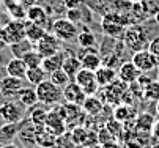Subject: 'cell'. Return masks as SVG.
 Segmentation results:
<instances>
[{
  "mask_svg": "<svg viewBox=\"0 0 159 148\" xmlns=\"http://www.w3.org/2000/svg\"><path fill=\"white\" fill-rule=\"evenodd\" d=\"M128 25H131L129 17L125 14L115 13V11L102 16V19H101L102 33L112 39H123V35H125Z\"/></svg>",
  "mask_w": 159,
  "mask_h": 148,
  "instance_id": "cell-1",
  "label": "cell"
},
{
  "mask_svg": "<svg viewBox=\"0 0 159 148\" xmlns=\"http://www.w3.org/2000/svg\"><path fill=\"white\" fill-rule=\"evenodd\" d=\"M150 41L151 39L147 35V30L140 24H131V25L126 27V32L123 35V43L132 52L147 49L148 44H150Z\"/></svg>",
  "mask_w": 159,
  "mask_h": 148,
  "instance_id": "cell-2",
  "label": "cell"
},
{
  "mask_svg": "<svg viewBox=\"0 0 159 148\" xmlns=\"http://www.w3.org/2000/svg\"><path fill=\"white\" fill-rule=\"evenodd\" d=\"M36 90V96H38V102L43 105H57L60 102L61 96V88L57 87L54 82H51L49 79H46L44 82H41L39 85L35 87Z\"/></svg>",
  "mask_w": 159,
  "mask_h": 148,
  "instance_id": "cell-3",
  "label": "cell"
},
{
  "mask_svg": "<svg viewBox=\"0 0 159 148\" xmlns=\"http://www.w3.org/2000/svg\"><path fill=\"white\" fill-rule=\"evenodd\" d=\"M52 33L61 41V43H71V41H76L79 30H77V24L71 22V20L66 19V17H61V19L54 20Z\"/></svg>",
  "mask_w": 159,
  "mask_h": 148,
  "instance_id": "cell-4",
  "label": "cell"
},
{
  "mask_svg": "<svg viewBox=\"0 0 159 148\" xmlns=\"http://www.w3.org/2000/svg\"><path fill=\"white\" fill-rule=\"evenodd\" d=\"M5 36H7V43L8 46L17 44L20 41L27 39L25 38V30H27V22L24 19H11L10 22L3 25Z\"/></svg>",
  "mask_w": 159,
  "mask_h": 148,
  "instance_id": "cell-5",
  "label": "cell"
},
{
  "mask_svg": "<svg viewBox=\"0 0 159 148\" xmlns=\"http://www.w3.org/2000/svg\"><path fill=\"white\" fill-rule=\"evenodd\" d=\"M131 61L134 63L135 66H137V70L140 73H150V71H154L157 66V58L156 55L147 47V49H142V51H137L134 52Z\"/></svg>",
  "mask_w": 159,
  "mask_h": 148,
  "instance_id": "cell-6",
  "label": "cell"
},
{
  "mask_svg": "<svg viewBox=\"0 0 159 148\" xmlns=\"http://www.w3.org/2000/svg\"><path fill=\"white\" fill-rule=\"evenodd\" d=\"M74 82L84 90V93L87 96H92V95H96L98 90H99V85L96 82V76H95V71H90V70H85L82 68L79 71V74L76 76Z\"/></svg>",
  "mask_w": 159,
  "mask_h": 148,
  "instance_id": "cell-7",
  "label": "cell"
},
{
  "mask_svg": "<svg viewBox=\"0 0 159 148\" xmlns=\"http://www.w3.org/2000/svg\"><path fill=\"white\" fill-rule=\"evenodd\" d=\"M36 46V51L44 57H51L57 52H60V47H61V41L54 35V33H46L38 43L35 44Z\"/></svg>",
  "mask_w": 159,
  "mask_h": 148,
  "instance_id": "cell-8",
  "label": "cell"
},
{
  "mask_svg": "<svg viewBox=\"0 0 159 148\" xmlns=\"http://www.w3.org/2000/svg\"><path fill=\"white\" fill-rule=\"evenodd\" d=\"M77 58L82 63V68L90 70V71H96L102 65V58L95 47H82Z\"/></svg>",
  "mask_w": 159,
  "mask_h": 148,
  "instance_id": "cell-9",
  "label": "cell"
},
{
  "mask_svg": "<svg viewBox=\"0 0 159 148\" xmlns=\"http://www.w3.org/2000/svg\"><path fill=\"white\" fill-rule=\"evenodd\" d=\"M61 96H63V99L66 102L77 104V105H80V107H82V104H84V101L87 98V95L84 93V90L77 85L74 80L68 82L66 85L61 88Z\"/></svg>",
  "mask_w": 159,
  "mask_h": 148,
  "instance_id": "cell-10",
  "label": "cell"
},
{
  "mask_svg": "<svg viewBox=\"0 0 159 148\" xmlns=\"http://www.w3.org/2000/svg\"><path fill=\"white\" fill-rule=\"evenodd\" d=\"M0 115L3 117L5 123H19L24 117V110L17 102L8 101L0 105Z\"/></svg>",
  "mask_w": 159,
  "mask_h": 148,
  "instance_id": "cell-11",
  "label": "cell"
},
{
  "mask_svg": "<svg viewBox=\"0 0 159 148\" xmlns=\"http://www.w3.org/2000/svg\"><path fill=\"white\" fill-rule=\"evenodd\" d=\"M140 74H142V73L137 70V66H135L132 61H125V63H121V65L118 66V71H117V77H118L121 82L128 83V85L134 83L135 80L140 77Z\"/></svg>",
  "mask_w": 159,
  "mask_h": 148,
  "instance_id": "cell-12",
  "label": "cell"
},
{
  "mask_svg": "<svg viewBox=\"0 0 159 148\" xmlns=\"http://www.w3.org/2000/svg\"><path fill=\"white\" fill-rule=\"evenodd\" d=\"M55 140H57V136L48 129L46 126H35V142L39 148H51V146H55Z\"/></svg>",
  "mask_w": 159,
  "mask_h": 148,
  "instance_id": "cell-13",
  "label": "cell"
},
{
  "mask_svg": "<svg viewBox=\"0 0 159 148\" xmlns=\"http://www.w3.org/2000/svg\"><path fill=\"white\" fill-rule=\"evenodd\" d=\"M22 87H24L22 79H17V77H13V76H8V74H7V77H3L0 80V93L3 96L17 95Z\"/></svg>",
  "mask_w": 159,
  "mask_h": 148,
  "instance_id": "cell-14",
  "label": "cell"
},
{
  "mask_svg": "<svg viewBox=\"0 0 159 148\" xmlns=\"http://www.w3.org/2000/svg\"><path fill=\"white\" fill-rule=\"evenodd\" d=\"M7 74L8 76H13V77H17V79H25V74H27V70L29 66L24 63L20 57H14L11 58L8 63H7Z\"/></svg>",
  "mask_w": 159,
  "mask_h": 148,
  "instance_id": "cell-15",
  "label": "cell"
},
{
  "mask_svg": "<svg viewBox=\"0 0 159 148\" xmlns=\"http://www.w3.org/2000/svg\"><path fill=\"white\" fill-rule=\"evenodd\" d=\"M95 76H96V82L99 87H107L110 83L117 79V71L113 70L112 66H107V65H101L96 71H95Z\"/></svg>",
  "mask_w": 159,
  "mask_h": 148,
  "instance_id": "cell-16",
  "label": "cell"
},
{
  "mask_svg": "<svg viewBox=\"0 0 159 148\" xmlns=\"http://www.w3.org/2000/svg\"><path fill=\"white\" fill-rule=\"evenodd\" d=\"M65 54L60 51L51 57H44L43 61H41V68L46 71V74H52L54 71L57 70H61V65H63V60H65Z\"/></svg>",
  "mask_w": 159,
  "mask_h": 148,
  "instance_id": "cell-17",
  "label": "cell"
},
{
  "mask_svg": "<svg viewBox=\"0 0 159 148\" xmlns=\"http://www.w3.org/2000/svg\"><path fill=\"white\" fill-rule=\"evenodd\" d=\"M25 19L30 20L33 24H38V25H46L48 22V13L41 5H32L27 8V13H25Z\"/></svg>",
  "mask_w": 159,
  "mask_h": 148,
  "instance_id": "cell-18",
  "label": "cell"
},
{
  "mask_svg": "<svg viewBox=\"0 0 159 148\" xmlns=\"http://www.w3.org/2000/svg\"><path fill=\"white\" fill-rule=\"evenodd\" d=\"M113 118L121 121V123H129L135 118V109L132 107L131 104H126V102H120L115 110H113Z\"/></svg>",
  "mask_w": 159,
  "mask_h": 148,
  "instance_id": "cell-19",
  "label": "cell"
},
{
  "mask_svg": "<svg viewBox=\"0 0 159 148\" xmlns=\"http://www.w3.org/2000/svg\"><path fill=\"white\" fill-rule=\"evenodd\" d=\"M102 107H104V102L99 98H96V95L87 96L85 101H84V104H82V110L87 115H90V117H96L98 114H101Z\"/></svg>",
  "mask_w": 159,
  "mask_h": 148,
  "instance_id": "cell-20",
  "label": "cell"
},
{
  "mask_svg": "<svg viewBox=\"0 0 159 148\" xmlns=\"http://www.w3.org/2000/svg\"><path fill=\"white\" fill-rule=\"evenodd\" d=\"M61 70L68 74V77H70L71 80H74L76 76L79 74V71L82 70V63H80V60H79L77 57L68 55V57H65V60H63Z\"/></svg>",
  "mask_w": 159,
  "mask_h": 148,
  "instance_id": "cell-21",
  "label": "cell"
},
{
  "mask_svg": "<svg viewBox=\"0 0 159 148\" xmlns=\"http://www.w3.org/2000/svg\"><path fill=\"white\" fill-rule=\"evenodd\" d=\"M154 123H156V120L150 112H142L134 118V128L142 132H151Z\"/></svg>",
  "mask_w": 159,
  "mask_h": 148,
  "instance_id": "cell-22",
  "label": "cell"
},
{
  "mask_svg": "<svg viewBox=\"0 0 159 148\" xmlns=\"http://www.w3.org/2000/svg\"><path fill=\"white\" fill-rule=\"evenodd\" d=\"M27 22V30H25V38L27 41H30L32 44H36L38 41L46 35V29H44L43 25H38V24H33L30 22V20H25Z\"/></svg>",
  "mask_w": 159,
  "mask_h": 148,
  "instance_id": "cell-23",
  "label": "cell"
},
{
  "mask_svg": "<svg viewBox=\"0 0 159 148\" xmlns=\"http://www.w3.org/2000/svg\"><path fill=\"white\" fill-rule=\"evenodd\" d=\"M17 98L20 101V104L24 107H33L38 104V96H36V90L35 88H24L22 87L20 92L17 93Z\"/></svg>",
  "mask_w": 159,
  "mask_h": 148,
  "instance_id": "cell-24",
  "label": "cell"
},
{
  "mask_svg": "<svg viewBox=\"0 0 159 148\" xmlns=\"http://www.w3.org/2000/svg\"><path fill=\"white\" fill-rule=\"evenodd\" d=\"M106 129L110 132V136L115 139L117 142L118 140H123V136H125V123L115 120V118H112L106 123Z\"/></svg>",
  "mask_w": 159,
  "mask_h": 148,
  "instance_id": "cell-25",
  "label": "cell"
},
{
  "mask_svg": "<svg viewBox=\"0 0 159 148\" xmlns=\"http://www.w3.org/2000/svg\"><path fill=\"white\" fill-rule=\"evenodd\" d=\"M25 79L29 80V83H32L33 87H36V85H39L41 82L46 80V71H44L41 66L29 68L27 70V74H25Z\"/></svg>",
  "mask_w": 159,
  "mask_h": 148,
  "instance_id": "cell-26",
  "label": "cell"
},
{
  "mask_svg": "<svg viewBox=\"0 0 159 148\" xmlns=\"http://www.w3.org/2000/svg\"><path fill=\"white\" fill-rule=\"evenodd\" d=\"M76 41H77V44H79L80 47H95V44H96V36H95V33H93L92 30L85 27L82 32H79Z\"/></svg>",
  "mask_w": 159,
  "mask_h": 148,
  "instance_id": "cell-27",
  "label": "cell"
},
{
  "mask_svg": "<svg viewBox=\"0 0 159 148\" xmlns=\"http://www.w3.org/2000/svg\"><path fill=\"white\" fill-rule=\"evenodd\" d=\"M24 60V63L29 66V68H33V66H41V61H43V55L36 51V49H29L27 52L22 54L20 57Z\"/></svg>",
  "mask_w": 159,
  "mask_h": 148,
  "instance_id": "cell-28",
  "label": "cell"
},
{
  "mask_svg": "<svg viewBox=\"0 0 159 148\" xmlns=\"http://www.w3.org/2000/svg\"><path fill=\"white\" fill-rule=\"evenodd\" d=\"M77 143L74 142L73 139V134L65 131L63 134L57 136V140H55V148H76Z\"/></svg>",
  "mask_w": 159,
  "mask_h": 148,
  "instance_id": "cell-29",
  "label": "cell"
},
{
  "mask_svg": "<svg viewBox=\"0 0 159 148\" xmlns=\"http://www.w3.org/2000/svg\"><path fill=\"white\" fill-rule=\"evenodd\" d=\"M46 117H48V110L44 107H35L30 112V121L33 126H43L46 123Z\"/></svg>",
  "mask_w": 159,
  "mask_h": 148,
  "instance_id": "cell-30",
  "label": "cell"
},
{
  "mask_svg": "<svg viewBox=\"0 0 159 148\" xmlns=\"http://www.w3.org/2000/svg\"><path fill=\"white\" fill-rule=\"evenodd\" d=\"M49 80L54 82L55 85L60 87V88H63L68 82H71V79L68 77V74H66L63 70H57V71H54L52 74H49Z\"/></svg>",
  "mask_w": 159,
  "mask_h": 148,
  "instance_id": "cell-31",
  "label": "cell"
},
{
  "mask_svg": "<svg viewBox=\"0 0 159 148\" xmlns=\"http://www.w3.org/2000/svg\"><path fill=\"white\" fill-rule=\"evenodd\" d=\"M143 96L150 101H154V102L159 99V82L157 80H151L143 88Z\"/></svg>",
  "mask_w": 159,
  "mask_h": 148,
  "instance_id": "cell-32",
  "label": "cell"
},
{
  "mask_svg": "<svg viewBox=\"0 0 159 148\" xmlns=\"http://www.w3.org/2000/svg\"><path fill=\"white\" fill-rule=\"evenodd\" d=\"M140 5L148 17H154L159 13V0H143Z\"/></svg>",
  "mask_w": 159,
  "mask_h": 148,
  "instance_id": "cell-33",
  "label": "cell"
},
{
  "mask_svg": "<svg viewBox=\"0 0 159 148\" xmlns=\"http://www.w3.org/2000/svg\"><path fill=\"white\" fill-rule=\"evenodd\" d=\"M19 137H20V140H24L25 143H33V145H36V142H35V126L32 124V126H27V128L20 129Z\"/></svg>",
  "mask_w": 159,
  "mask_h": 148,
  "instance_id": "cell-34",
  "label": "cell"
},
{
  "mask_svg": "<svg viewBox=\"0 0 159 148\" xmlns=\"http://www.w3.org/2000/svg\"><path fill=\"white\" fill-rule=\"evenodd\" d=\"M7 5H8V11L11 13L13 19H25V13H27V10L22 8L20 3L13 2V3H7Z\"/></svg>",
  "mask_w": 159,
  "mask_h": 148,
  "instance_id": "cell-35",
  "label": "cell"
},
{
  "mask_svg": "<svg viewBox=\"0 0 159 148\" xmlns=\"http://www.w3.org/2000/svg\"><path fill=\"white\" fill-rule=\"evenodd\" d=\"M66 19H70L71 22L77 24L79 20L82 19V10H80V7L79 8H68L66 10Z\"/></svg>",
  "mask_w": 159,
  "mask_h": 148,
  "instance_id": "cell-36",
  "label": "cell"
},
{
  "mask_svg": "<svg viewBox=\"0 0 159 148\" xmlns=\"http://www.w3.org/2000/svg\"><path fill=\"white\" fill-rule=\"evenodd\" d=\"M112 140H115V139L110 136V132L106 129V126L98 131V143H107V142H112ZM115 142H117V140H115Z\"/></svg>",
  "mask_w": 159,
  "mask_h": 148,
  "instance_id": "cell-37",
  "label": "cell"
},
{
  "mask_svg": "<svg viewBox=\"0 0 159 148\" xmlns=\"http://www.w3.org/2000/svg\"><path fill=\"white\" fill-rule=\"evenodd\" d=\"M148 49L156 55V57H159V35H156L151 41H150V44H148Z\"/></svg>",
  "mask_w": 159,
  "mask_h": 148,
  "instance_id": "cell-38",
  "label": "cell"
},
{
  "mask_svg": "<svg viewBox=\"0 0 159 148\" xmlns=\"http://www.w3.org/2000/svg\"><path fill=\"white\" fill-rule=\"evenodd\" d=\"M61 2H63V5L68 10V8H79L84 0H61Z\"/></svg>",
  "mask_w": 159,
  "mask_h": 148,
  "instance_id": "cell-39",
  "label": "cell"
},
{
  "mask_svg": "<svg viewBox=\"0 0 159 148\" xmlns=\"http://www.w3.org/2000/svg\"><path fill=\"white\" fill-rule=\"evenodd\" d=\"M8 46V43H7V36H5V30H3V27L0 25V51L2 49H5Z\"/></svg>",
  "mask_w": 159,
  "mask_h": 148,
  "instance_id": "cell-40",
  "label": "cell"
},
{
  "mask_svg": "<svg viewBox=\"0 0 159 148\" xmlns=\"http://www.w3.org/2000/svg\"><path fill=\"white\" fill-rule=\"evenodd\" d=\"M151 136L156 139V140H159V120L154 123V126H153V129H151Z\"/></svg>",
  "mask_w": 159,
  "mask_h": 148,
  "instance_id": "cell-41",
  "label": "cell"
},
{
  "mask_svg": "<svg viewBox=\"0 0 159 148\" xmlns=\"http://www.w3.org/2000/svg\"><path fill=\"white\" fill-rule=\"evenodd\" d=\"M101 148H120V146L115 140H112V142H107V143H101Z\"/></svg>",
  "mask_w": 159,
  "mask_h": 148,
  "instance_id": "cell-42",
  "label": "cell"
},
{
  "mask_svg": "<svg viewBox=\"0 0 159 148\" xmlns=\"http://www.w3.org/2000/svg\"><path fill=\"white\" fill-rule=\"evenodd\" d=\"M0 148H19L17 145H14V143H7V145H2Z\"/></svg>",
  "mask_w": 159,
  "mask_h": 148,
  "instance_id": "cell-43",
  "label": "cell"
},
{
  "mask_svg": "<svg viewBox=\"0 0 159 148\" xmlns=\"http://www.w3.org/2000/svg\"><path fill=\"white\" fill-rule=\"evenodd\" d=\"M154 107H156V114H157V117H159V99L156 101V104H154Z\"/></svg>",
  "mask_w": 159,
  "mask_h": 148,
  "instance_id": "cell-44",
  "label": "cell"
},
{
  "mask_svg": "<svg viewBox=\"0 0 159 148\" xmlns=\"http://www.w3.org/2000/svg\"><path fill=\"white\" fill-rule=\"evenodd\" d=\"M129 2H131V3H142L143 0H129Z\"/></svg>",
  "mask_w": 159,
  "mask_h": 148,
  "instance_id": "cell-45",
  "label": "cell"
},
{
  "mask_svg": "<svg viewBox=\"0 0 159 148\" xmlns=\"http://www.w3.org/2000/svg\"><path fill=\"white\" fill-rule=\"evenodd\" d=\"M151 148H159V142H156V143H153V145H151Z\"/></svg>",
  "mask_w": 159,
  "mask_h": 148,
  "instance_id": "cell-46",
  "label": "cell"
},
{
  "mask_svg": "<svg viewBox=\"0 0 159 148\" xmlns=\"http://www.w3.org/2000/svg\"><path fill=\"white\" fill-rule=\"evenodd\" d=\"M154 20H156V22H157V24H159V13H157V14H156V16H154Z\"/></svg>",
  "mask_w": 159,
  "mask_h": 148,
  "instance_id": "cell-47",
  "label": "cell"
},
{
  "mask_svg": "<svg viewBox=\"0 0 159 148\" xmlns=\"http://www.w3.org/2000/svg\"><path fill=\"white\" fill-rule=\"evenodd\" d=\"M156 58H157V66H159V57H156Z\"/></svg>",
  "mask_w": 159,
  "mask_h": 148,
  "instance_id": "cell-48",
  "label": "cell"
},
{
  "mask_svg": "<svg viewBox=\"0 0 159 148\" xmlns=\"http://www.w3.org/2000/svg\"><path fill=\"white\" fill-rule=\"evenodd\" d=\"M14 2H20V0H14Z\"/></svg>",
  "mask_w": 159,
  "mask_h": 148,
  "instance_id": "cell-49",
  "label": "cell"
}]
</instances>
